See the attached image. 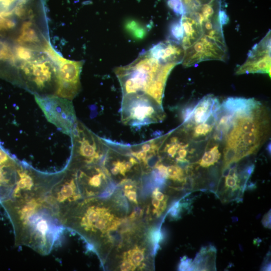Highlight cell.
<instances>
[{"instance_id": "cell-1", "label": "cell", "mask_w": 271, "mask_h": 271, "mask_svg": "<svg viewBox=\"0 0 271 271\" xmlns=\"http://www.w3.org/2000/svg\"><path fill=\"white\" fill-rule=\"evenodd\" d=\"M46 197L0 202L13 227L15 245L43 255L51 252L65 228Z\"/></svg>"}, {"instance_id": "cell-2", "label": "cell", "mask_w": 271, "mask_h": 271, "mask_svg": "<svg viewBox=\"0 0 271 271\" xmlns=\"http://www.w3.org/2000/svg\"><path fill=\"white\" fill-rule=\"evenodd\" d=\"M11 82L21 86L34 95H55L57 89L56 64L42 51L28 58L14 57Z\"/></svg>"}, {"instance_id": "cell-3", "label": "cell", "mask_w": 271, "mask_h": 271, "mask_svg": "<svg viewBox=\"0 0 271 271\" xmlns=\"http://www.w3.org/2000/svg\"><path fill=\"white\" fill-rule=\"evenodd\" d=\"M176 63H162L147 52L141 54L130 64L116 67L114 72L118 78L123 95L146 94L150 95L157 86L166 82Z\"/></svg>"}, {"instance_id": "cell-4", "label": "cell", "mask_w": 271, "mask_h": 271, "mask_svg": "<svg viewBox=\"0 0 271 271\" xmlns=\"http://www.w3.org/2000/svg\"><path fill=\"white\" fill-rule=\"evenodd\" d=\"M64 172V169L55 173L42 172L35 169L26 163L18 161L17 181L9 198H45L62 178Z\"/></svg>"}, {"instance_id": "cell-5", "label": "cell", "mask_w": 271, "mask_h": 271, "mask_svg": "<svg viewBox=\"0 0 271 271\" xmlns=\"http://www.w3.org/2000/svg\"><path fill=\"white\" fill-rule=\"evenodd\" d=\"M72 151L65 168L77 170L95 165L107 148L106 142L95 135L80 121H77L70 135Z\"/></svg>"}, {"instance_id": "cell-6", "label": "cell", "mask_w": 271, "mask_h": 271, "mask_svg": "<svg viewBox=\"0 0 271 271\" xmlns=\"http://www.w3.org/2000/svg\"><path fill=\"white\" fill-rule=\"evenodd\" d=\"M162 105L146 94L123 95L121 120L131 126H141L163 119Z\"/></svg>"}, {"instance_id": "cell-7", "label": "cell", "mask_w": 271, "mask_h": 271, "mask_svg": "<svg viewBox=\"0 0 271 271\" xmlns=\"http://www.w3.org/2000/svg\"><path fill=\"white\" fill-rule=\"evenodd\" d=\"M57 68V89L55 95L73 99L81 88L80 75L83 62L63 58L49 42L44 49Z\"/></svg>"}, {"instance_id": "cell-8", "label": "cell", "mask_w": 271, "mask_h": 271, "mask_svg": "<svg viewBox=\"0 0 271 271\" xmlns=\"http://www.w3.org/2000/svg\"><path fill=\"white\" fill-rule=\"evenodd\" d=\"M184 51L182 63L185 67H190L206 60L224 61L227 49L222 30L203 34L196 42Z\"/></svg>"}, {"instance_id": "cell-9", "label": "cell", "mask_w": 271, "mask_h": 271, "mask_svg": "<svg viewBox=\"0 0 271 271\" xmlns=\"http://www.w3.org/2000/svg\"><path fill=\"white\" fill-rule=\"evenodd\" d=\"M47 119L63 133L70 136L77 121L70 100L57 95H35Z\"/></svg>"}, {"instance_id": "cell-10", "label": "cell", "mask_w": 271, "mask_h": 271, "mask_svg": "<svg viewBox=\"0 0 271 271\" xmlns=\"http://www.w3.org/2000/svg\"><path fill=\"white\" fill-rule=\"evenodd\" d=\"M64 169L63 177L46 197L59 220L69 209L79 202L78 200L81 198L76 171L66 168Z\"/></svg>"}, {"instance_id": "cell-11", "label": "cell", "mask_w": 271, "mask_h": 271, "mask_svg": "<svg viewBox=\"0 0 271 271\" xmlns=\"http://www.w3.org/2000/svg\"><path fill=\"white\" fill-rule=\"evenodd\" d=\"M249 73L270 74V31L249 52L245 62L236 71L237 74Z\"/></svg>"}, {"instance_id": "cell-12", "label": "cell", "mask_w": 271, "mask_h": 271, "mask_svg": "<svg viewBox=\"0 0 271 271\" xmlns=\"http://www.w3.org/2000/svg\"><path fill=\"white\" fill-rule=\"evenodd\" d=\"M18 160L5 149L0 151V202L9 198L15 188Z\"/></svg>"}, {"instance_id": "cell-13", "label": "cell", "mask_w": 271, "mask_h": 271, "mask_svg": "<svg viewBox=\"0 0 271 271\" xmlns=\"http://www.w3.org/2000/svg\"><path fill=\"white\" fill-rule=\"evenodd\" d=\"M184 52L181 44L169 39L157 43L147 51L161 63L177 64L182 62Z\"/></svg>"}, {"instance_id": "cell-14", "label": "cell", "mask_w": 271, "mask_h": 271, "mask_svg": "<svg viewBox=\"0 0 271 271\" xmlns=\"http://www.w3.org/2000/svg\"><path fill=\"white\" fill-rule=\"evenodd\" d=\"M27 23L14 15H0V41L16 44Z\"/></svg>"}, {"instance_id": "cell-15", "label": "cell", "mask_w": 271, "mask_h": 271, "mask_svg": "<svg viewBox=\"0 0 271 271\" xmlns=\"http://www.w3.org/2000/svg\"><path fill=\"white\" fill-rule=\"evenodd\" d=\"M221 105L227 111L235 113L249 108L260 106V103L254 98L230 97L224 100Z\"/></svg>"}, {"instance_id": "cell-16", "label": "cell", "mask_w": 271, "mask_h": 271, "mask_svg": "<svg viewBox=\"0 0 271 271\" xmlns=\"http://www.w3.org/2000/svg\"><path fill=\"white\" fill-rule=\"evenodd\" d=\"M124 27L127 34L136 40L143 39L147 33L144 25L134 20H127L125 23Z\"/></svg>"}, {"instance_id": "cell-17", "label": "cell", "mask_w": 271, "mask_h": 271, "mask_svg": "<svg viewBox=\"0 0 271 271\" xmlns=\"http://www.w3.org/2000/svg\"><path fill=\"white\" fill-rule=\"evenodd\" d=\"M220 156L221 154L219 152L218 146H215L209 151L205 152L198 163L201 166L207 168L216 163Z\"/></svg>"}, {"instance_id": "cell-18", "label": "cell", "mask_w": 271, "mask_h": 271, "mask_svg": "<svg viewBox=\"0 0 271 271\" xmlns=\"http://www.w3.org/2000/svg\"><path fill=\"white\" fill-rule=\"evenodd\" d=\"M183 37L184 31L180 19L172 22L169 28V40L181 44Z\"/></svg>"}, {"instance_id": "cell-19", "label": "cell", "mask_w": 271, "mask_h": 271, "mask_svg": "<svg viewBox=\"0 0 271 271\" xmlns=\"http://www.w3.org/2000/svg\"><path fill=\"white\" fill-rule=\"evenodd\" d=\"M26 0H0V15H13L15 10Z\"/></svg>"}, {"instance_id": "cell-20", "label": "cell", "mask_w": 271, "mask_h": 271, "mask_svg": "<svg viewBox=\"0 0 271 271\" xmlns=\"http://www.w3.org/2000/svg\"><path fill=\"white\" fill-rule=\"evenodd\" d=\"M210 114V111L206 110L198 102L195 105L193 116L190 121L193 119L197 124L204 123Z\"/></svg>"}, {"instance_id": "cell-21", "label": "cell", "mask_w": 271, "mask_h": 271, "mask_svg": "<svg viewBox=\"0 0 271 271\" xmlns=\"http://www.w3.org/2000/svg\"><path fill=\"white\" fill-rule=\"evenodd\" d=\"M167 173L168 177L174 180H184L183 171L178 166L171 165L167 167Z\"/></svg>"}, {"instance_id": "cell-22", "label": "cell", "mask_w": 271, "mask_h": 271, "mask_svg": "<svg viewBox=\"0 0 271 271\" xmlns=\"http://www.w3.org/2000/svg\"><path fill=\"white\" fill-rule=\"evenodd\" d=\"M182 3L185 12L192 11L200 6L209 3L212 0H180Z\"/></svg>"}, {"instance_id": "cell-23", "label": "cell", "mask_w": 271, "mask_h": 271, "mask_svg": "<svg viewBox=\"0 0 271 271\" xmlns=\"http://www.w3.org/2000/svg\"><path fill=\"white\" fill-rule=\"evenodd\" d=\"M237 149L226 146L224 151V166H226L230 162L234 161Z\"/></svg>"}, {"instance_id": "cell-24", "label": "cell", "mask_w": 271, "mask_h": 271, "mask_svg": "<svg viewBox=\"0 0 271 271\" xmlns=\"http://www.w3.org/2000/svg\"><path fill=\"white\" fill-rule=\"evenodd\" d=\"M168 5L178 15L182 16L186 12L184 7L180 0H169Z\"/></svg>"}, {"instance_id": "cell-25", "label": "cell", "mask_w": 271, "mask_h": 271, "mask_svg": "<svg viewBox=\"0 0 271 271\" xmlns=\"http://www.w3.org/2000/svg\"><path fill=\"white\" fill-rule=\"evenodd\" d=\"M212 126L206 123H201L194 128V136L196 137L199 136H205L212 130Z\"/></svg>"}, {"instance_id": "cell-26", "label": "cell", "mask_w": 271, "mask_h": 271, "mask_svg": "<svg viewBox=\"0 0 271 271\" xmlns=\"http://www.w3.org/2000/svg\"><path fill=\"white\" fill-rule=\"evenodd\" d=\"M195 105H189L185 107L182 111V117L184 123H186L192 118Z\"/></svg>"}, {"instance_id": "cell-27", "label": "cell", "mask_w": 271, "mask_h": 271, "mask_svg": "<svg viewBox=\"0 0 271 271\" xmlns=\"http://www.w3.org/2000/svg\"><path fill=\"white\" fill-rule=\"evenodd\" d=\"M225 178V186L226 189L230 188L232 190H235L238 188H240L237 184L238 179L230 175H228Z\"/></svg>"}, {"instance_id": "cell-28", "label": "cell", "mask_w": 271, "mask_h": 271, "mask_svg": "<svg viewBox=\"0 0 271 271\" xmlns=\"http://www.w3.org/2000/svg\"><path fill=\"white\" fill-rule=\"evenodd\" d=\"M132 260L136 264H139L144 259L143 252L139 250H134L131 254Z\"/></svg>"}, {"instance_id": "cell-29", "label": "cell", "mask_w": 271, "mask_h": 271, "mask_svg": "<svg viewBox=\"0 0 271 271\" xmlns=\"http://www.w3.org/2000/svg\"><path fill=\"white\" fill-rule=\"evenodd\" d=\"M221 106V103L217 97H214L213 103L210 108V112L214 113Z\"/></svg>"}, {"instance_id": "cell-30", "label": "cell", "mask_w": 271, "mask_h": 271, "mask_svg": "<svg viewBox=\"0 0 271 271\" xmlns=\"http://www.w3.org/2000/svg\"><path fill=\"white\" fill-rule=\"evenodd\" d=\"M262 223L264 226L266 228H270V211L267 213L263 216L262 219Z\"/></svg>"}, {"instance_id": "cell-31", "label": "cell", "mask_w": 271, "mask_h": 271, "mask_svg": "<svg viewBox=\"0 0 271 271\" xmlns=\"http://www.w3.org/2000/svg\"><path fill=\"white\" fill-rule=\"evenodd\" d=\"M125 194L127 198L131 201L136 202L137 201V196L136 193L134 191H126Z\"/></svg>"}, {"instance_id": "cell-32", "label": "cell", "mask_w": 271, "mask_h": 271, "mask_svg": "<svg viewBox=\"0 0 271 271\" xmlns=\"http://www.w3.org/2000/svg\"><path fill=\"white\" fill-rule=\"evenodd\" d=\"M121 270H129L131 269V264L128 261L123 262L120 265Z\"/></svg>"}, {"instance_id": "cell-33", "label": "cell", "mask_w": 271, "mask_h": 271, "mask_svg": "<svg viewBox=\"0 0 271 271\" xmlns=\"http://www.w3.org/2000/svg\"><path fill=\"white\" fill-rule=\"evenodd\" d=\"M154 194L155 195L156 199L159 201H162L164 198V194L158 191V189H156L154 192Z\"/></svg>"}, {"instance_id": "cell-34", "label": "cell", "mask_w": 271, "mask_h": 271, "mask_svg": "<svg viewBox=\"0 0 271 271\" xmlns=\"http://www.w3.org/2000/svg\"><path fill=\"white\" fill-rule=\"evenodd\" d=\"M230 170V169L228 167V166H224L222 171V177H226L228 176L229 174Z\"/></svg>"}, {"instance_id": "cell-35", "label": "cell", "mask_w": 271, "mask_h": 271, "mask_svg": "<svg viewBox=\"0 0 271 271\" xmlns=\"http://www.w3.org/2000/svg\"><path fill=\"white\" fill-rule=\"evenodd\" d=\"M160 201L157 199H154L152 200V204L153 206L156 208H158L160 205Z\"/></svg>"}, {"instance_id": "cell-36", "label": "cell", "mask_w": 271, "mask_h": 271, "mask_svg": "<svg viewBox=\"0 0 271 271\" xmlns=\"http://www.w3.org/2000/svg\"><path fill=\"white\" fill-rule=\"evenodd\" d=\"M266 150L268 153H269V154H270V143L269 142L266 147Z\"/></svg>"}]
</instances>
